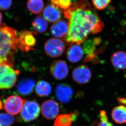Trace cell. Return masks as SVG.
<instances>
[{
    "mask_svg": "<svg viewBox=\"0 0 126 126\" xmlns=\"http://www.w3.org/2000/svg\"><path fill=\"white\" fill-rule=\"evenodd\" d=\"M72 88L69 85L62 84L57 85L55 90V95L58 101L63 103L70 102L73 96Z\"/></svg>",
    "mask_w": 126,
    "mask_h": 126,
    "instance_id": "obj_12",
    "label": "cell"
},
{
    "mask_svg": "<svg viewBox=\"0 0 126 126\" xmlns=\"http://www.w3.org/2000/svg\"><path fill=\"white\" fill-rule=\"evenodd\" d=\"M43 0H28L27 7L29 10L34 14H39L44 8Z\"/></svg>",
    "mask_w": 126,
    "mask_h": 126,
    "instance_id": "obj_21",
    "label": "cell"
},
{
    "mask_svg": "<svg viewBox=\"0 0 126 126\" xmlns=\"http://www.w3.org/2000/svg\"><path fill=\"white\" fill-rule=\"evenodd\" d=\"M69 30V25L65 21L62 19L53 24L50 31L53 36L57 38H64L67 36Z\"/></svg>",
    "mask_w": 126,
    "mask_h": 126,
    "instance_id": "obj_15",
    "label": "cell"
},
{
    "mask_svg": "<svg viewBox=\"0 0 126 126\" xmlns=\"http://www.w3.org/2000/svg\"><path fill=\"white\" fill-rule=\"evenodd\" d=\"M2 108V103L1 100H0V110Z\"/></svg>",
    "mask_w": 126,
    "mask_h": 126,
    "instance_id": "obj_31",
    "label": "cell"
},
{
    "mask_svg": "<svg viewBox=\"0 0 126 126\" xmlns=\"http://www.w3.org/2000/svg\"><path fill=\"white\" fill-rule=\"evenodd\" d=\"M59 112V105L53 100L45 101L41 105L42 115L48 120H52L56 118Z\"/></svg>",
    "mask_w": 126,
    "mask_h": 126,
    "instance_id": "obj_10",
    "label": "cell"
},
{
    "mask_svg": "<svg viewBox=\"0 0 126 126\" xmlns=\"http://www.w3.org/2000/svg\"><path fill=\"white\" fill-rule=\"evenodd\" d=\"M73 122L71 113L61 114L56 117L54 126H71Z\"/></svg>",
    "mask_w": 126,
    "mask_h": 126,
    "instance_id": "obj_22",
    "label": "cell"
},
{
    "mask_svg": "<svg viewBox=\"0 0 126 126\" xmlns=\"http://www.w3.org/2000/svg\"><path fill=\"white\" fill-rule=\"evenodd\" d=\"M35 86V82L31 79L22 80L17 86V90L22 95H27L30 94Z\"/></svg>",
    "mask_w": 126,
    "mask_h": 126,
    "instance_id": "obj_18",
    "label": "cell"
},
{
    "mask_svg": "<svg viewBox=\"0 0 126 126\" xmlns=\"http://www.w3.org/2000/svg\"><path fill=\"white\" fill-rule=\"evenodd\" d=\"M2 15L1 13L0 12V25L1 24V22H2Z\"/></svg>",
    "mask_w": 126,
    "mask_h": 126,
    "instance_id": "obj_30",
    "label": "cell"
},
{
    "mask_svg": "<svg viewBox=\"0 0 126 126\" xmlns=\"http://www.w3.org/2000/svg\"><path fill=\"white\" fill-rule=\"evenodd\" d=\"M111 117L118 124L126 123V106L120 105L114 107L111 111Z\"/></svg>",
    "mask_w": 126,
    "mask_h": 126,
    "instance_id": "obj_17",
    "label": "cell"
},
{
    "mask_svg": "<svg viewBox=\"0 0 126 126\" xmlns=\"http://www.w3.org/2000/svg\"><path fill=\"white\" fill-rule=\"evenodd\" d=\"M18 70H14L7 64L0 65V89H9L13 87L16 81Z\"/></svg>",
    "mask_w": 126,
    "mask_h": 126,
    "instance_id": "obj_3",
    "label": "cell"
},
{
    "mask_svg": "<svg viewBox=\"0 0 126 126\" xmlns=\"http://www.w3.org/2000/svg\"><path fill=\"white\" fill-rule=\"evenodd\" d=\"M32 27L35 31L40 34H43L47 31L48 27L47 21L41 16L36 17L32 23Z\"/></svg>",
    "mask_w": 126,
    "mask_h": 126,
    "instance_id": "obj_20",
    "label": "cell"
},
{
    "mask_svg": "<svg viewBox=\"0 0 126 126\" xmlns=\"http://www.w3.org/2000/svg\"><path fill=\"white\" fill-rule=\"evenodd\" d=\"M63 13L68 21V33L64 38L68 44H82L88 35L101 32L104 26L96 11L86 0L75 2Z\"/></svg>",
    "mask_w": 126,
    "mask_h": 126,
    "instance_id": "obj_1",
    "label": "cell"
},
{
    "mask_svg": "<svg viewBox=\"0 0 126 126\" xmlns=\"http://www.w3.org/2000/svg\"><path fill=\"white\" fill-rule=\"evenodd\" d=\"M84 55L82 47L77 44H70L66 52L67 59L72 63H76L80 61Z\"/></svg>",
    "mask_w": 126,
    "mask_h": 126,
    "instance_id": "obj_14",
    "label": "cell"
},
{
    "mask_svg": "<svg viewBox=\"0 0 126 126\" xmlns=\"http://www.w3.org/2000/svg\"><path fill=\"white\" fill-rule=\"evenodd\" d=\"M111 0H92L94 7L98 10H104L108 6Z\"/></svg>",
    "mask_w": 126,
    "mask_h": 126,
    "instance_id": "obj_25",
    "label": "cell"
},
{
    "mask_svg": "<svg viewBox=\"0 0 126 126\" xmlns=\"http://www.w3.org/2000/svg\"><path fill=\"white\" fill-rule=\"evenodd\" d=\"M73 0H51V3L63 11L67 10L72 5Z\"/></svg>",
    "mask_w": 126,
    "mask_h": 126,
    "instance_id": "obj_24",
    "label": "cell"
},
{
    "mask_svg": "<svg viewBox=\"0 0 126 126\" xmlns=\"http://www.w3.org/2000/svg\"><path fill=\"white\" fill-rule=\"evenodd\" d=\"M69 71L68 65L63 60L55 61L50 67V73L57 80H63L69 74Z\"/></svg>",
    "mask_w": 126,
    "mask_h": 126,
    "instance_id": "obj_11",
    "label": "cell"
},
{
    "mask_svg": "<svg viewBox=\"0 0 126 126\" xmlns=\"http://www.w3.org/2000/svg\"><path fill=\"white\" fill-rule=\"evenodd\" d=\"M18 48L17 30L5 24L0 25V65L7 64L12 66L14 55Z\"/></svg>",
    "mask_w": 126,
    "mask_h": 126,
    "instance_id": "obj_2",
    "label": "cell"
},
{
    "mask_svg": "<svg viewBox=\"0 0 126 126\" xmlns=\"http://www.w3.org/2000/svg\"><path fill=\"white\" fill-rule=\"evenodd\" d=\"M62 10L51 3L45 7L43 10V14L44 18L47 21L54 23L59 20L62 16Z\"/></svg>",
    "mask_w": 126,
    "mask_h": 126,
    "instance_id": "obj_13",
    "label": "cell"
},
{
    "mask_svg": "<svg viewBox=\"0 0 126 126\" xmlns=\"http://www.w3.org/2000/svg\"><path fill=\"white\" fill-rule=\"evenodd\" d=\"M101 40L100 38L96 37L93 39L86 40L83 45V50L84 54L86 55L84 58V62H92L94 63H97L99 59L97 58V55L104 49L100 48L97 50V46L101 43Z\"/></svg>",
    "mask_w": 126,
    "mask_h": 126,
    "instance_id": "obj_4",
    "label": "cell"
},
{
    "mask_svg": "<svg viewBox=\"0 0 126 126\" xmlns=\"http://www.w3.org/2000/svg\"><path fill=\"white\" fill-rule=\"evenodd\" d=\"M65 45L63 41L56 38H51L45 42L44 49L47 55L56 58L63 54L65 50Z\"/></svg>",
    "mask_w": 126,
    "mask_h": 126,
    "instance_id": "obj_6",
    "label": "cell"
},
{
    "mask_svg": "<svg viewBox=\"0 0 126 126\" xmlns=\"http://www.w3.org/2000/svg\"><path fill=\"white\" fill-rule=\"evenodd\" d=\"M92 77V72L85 65H81L76 67L72 72L73 80L80 84H85L89 82Z\"/></svg>",
    "mask_w": 126,
    "mask_h": 126,
    "instance_id": "obj_9",
    "label": "cell"
},
{
    "mask_svg": "<svg viewBox=\"0 0 126 126\" xmlns=\"http://www.w3.org/2000/svg\"><path fill=\"white\" fill-rule=\"evenodd\" d=\"M40 113V107L36 102L26 101L21 111L20 116L25 122H30L37 119Z\"/></svg>",
    "mask_w": 126,
    "mask_h": 126,
    "instance_id": "obj_5",
    "label": "cell"
},
{
    "mask_svg": "<svg viewBox=\"0 0 126 126\" xmlns=\"http://www.w3.org/2000/svg\"><path fill=\"white\" fill-rule=\"evenodd\" d=\"M14 121L15 118L10 114L0 113V126H12Z\"/></svg>",
    "mask_w": 126,
    "mask_h": 126,
    "instance_id": "obj_23",
    "label": "cell"
},
{
    "mask_svg": "<svg viewBox=\"0 0 126 126\" xmlns=\"http://www.w3.org/2000/svg\"><path fill=\"white\" fill-rule=\"evenodd\" d=\"M97 126H114L112 123L108 121L105 122H100Z\"/></svg>",
    "mask_w": 126,
    "mask_h": 126,
    "instance_id": "obj_28",
    "label": "cell"
},
{
    "mask_svg": "<svg viewBox=\"0 0 126 126\" xmlns=\"http://www.w3.org/2000/svg\"><path fill=\"white\" fill-rule=\"evenodd\" d=\"M12 5V0H0V9L3 10H8Z\"/></svg>",
    "mask_w": 126,
    "mask_h": 126,
    "instance_id": "obj_26",
    "label": "cell"
},
{
    "mask_svg": "<svg viewBox=\"0 0 126 126\" xmlns=\"http://www.w3.org/2000/svg\"><path fill=\"white\" fill-rule=\"evenodd\" d=\"M99 115L100 121L105 122L108 121V117L105 110H102L100 111Z\"/></svg>",
    "mask_w": 126,
    "mask_h": 126,
    "instance_id": "obj_27",
    "label": "cell"
},
{
    "mask_svg": "<svg viewBox=\"0 0 126 126\" xmlns=\"http://www.w3.org/2000/svg\"><path fill=\"white\" fill-rule=\"evenodd\" d=\"M34 33L30 31H24L18 35V48L25 52L33 50L36 43Z\"/></svg>",
    "mask_w": 126,
    "mask_h": 126,
    "instance_id": "obj_8",
    "label": "cell"
},
{
    "mask_svg": "<svg viewBox=\"0 0 126 126\" xmlns=\"http://www.w3.org/2000/svg\"><path fill=\"white\" fill-rule=\"evenodd\" d=\"M52 88L50 84L46 81L41 80L38 82L35 87V91L39 96L46 97L51 93Z\"/></svg>",
    "mask_w": 126,
    "mask_h": 126,
    "instance_id": "obj_19",
    "label": "cell"
},
{
    "mask_svg": "<svg viewBox=\"0 0 126 126\" xmlns=\"http://www.w3.org/2000/svg\"><path fill=\"white\" fill-rule=\"evenodd\" d=\"M117 100L120 104L124 106H126V98L118 97L117 98Z\"/></svg>",
    "mask_w": 126,
    "mask_h": 126,
    "instance_id": "obj_29",
    "label": "cell"
},
{
    "mask_svg": "<svg viewBox=\"0 0 126 126\" xmlns=\"http://www.w3.org/2000/svg\"><path fill=\"white\" fill-rule=\"evenodd\" d=\"M111 62L113 66L116 69H126V52L122 50L114 52L111 57Z\"/></svg>",
    "mask_w": 126,
    "mask_h": 126,
    "instance_id": "obj_16",
    "label": "cell"
},
{
    "mask_svg": "<svg viewBox=\"0 0 126 126\" xmlns=\"http://www.w3.org/2000/svg\"><path fill=\"white\" fill-rule=\"evenodd\" d=\"M26 100L17 95H11L5 100L4 107L7 113L16 115L21 111Z\"/></svg>",
    "mask_w": 126,
    "mask_h": 126,
    "instance_id": "obj_7",
    "label": "cell"
}]
</instances>
